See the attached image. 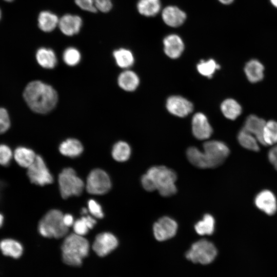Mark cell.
<instances>
[{
    "label": "cell",
    "mask_w": 277,
    "mask_h": 277,
    "mask_svg": "<svg viewBox=\"0 0 277 277\" xmlns=\"http://www.w3.org/2000/svg\"><path fill=\"white\" fill-rule=\"evenodd\" d=\"M113 55L116 64L122 68H128L134 63L133 55L128 49L120 48L114 51Z\"/></svg>",
    "instance_id": "cell-29"
},
{
    "label": "cell",
    "mask_w": 277,
    "mask_h": 277,
    "mask_svg": "<svg viewBox=\"0 0 277 277\" xmlns=\"http://www.w3.org/2000/svg\"><path fill=\"white\" fill-rule=\"evenodd\" d=\"M58 25L63 33L67 36H72L80 31L82 20L78 15L67 14L59 19Z\"/></svg>",
    "instance_id": "cell-16"
},
{
    "label": "cell",
    "mask_w": 277,
    "mask_h": 277,
    "mask_svg": "<svg viewBox=\"0 0 277 277\" xmlns=\"http://www.w3.org/2000/svg\"><path fill=\"white\" fill-rule=\"evenodd\" d=\"M111 186V181L108 175L102 169L93 170L87 177L86 189L90 194H105L109 191Z\"/></svg>",
    "instance_id": "cell-8"
},
{
    "label": "cell",
    "mask_w": 277,
    "mask_h": 277,
    "mask_svg": "<svg viewBox=\"0 0 277 277\" xmlns=\"http://www.w3.org/2000/svg\"><path fill=\"white\" fill-rule=\"evenodd\" d=\"M14 157L21 167L28 168L34 162L36 155L31 149L19 146L14 152Z\"/></svg>",
    "instance_id": "cell-24"
},
{
    "label": "cell",
    "mask_w": 277,
    "mask_h": 277,
    "mask_svg": "<svg viewBox=\"0 0 277 277\" xmlns=\"http://www.w3.org/2000/svg\"><path fill=\"white\" fill-rule=\"evenodd\" d=\"M75 4L82 9L95 13L97 12L94 0H74Z\"/></svg>",
    "instance_id": "cell-39"
},
{
    "label": "cell",
    "mask_w": 277,
    "mask_h": 277,
    "mask_svg": "<svg viewBox=\"0 0 277 277\" xmlns=\"http://www.w3.org/2000/svg\"><path fill=\"white\" fill-rule=\"evenodd\" d=\"M146 174L151 178L161 195L168 197L176 193L175 182L177 175L172 169L164 166H155L150 168Z\"/></svg>",
    "instance_id": "cell-4"
},
{
    "label": "cell",
    "mask_w": 277,
    "mask_h": 277,
    "mask_svg": "<svg viewBox=\"0 0 277 277\" xmlns=\"http://www.w3.org/2000/svg\"><path fill=\"white\" fill-rule=\"evenodd\" d=\"M10 120L7 110L0 107V134L6 132L10 127Z\"/></svg>",
    "instance_id": "cell-36"
},
{
    "label": "cell",
    "mask_w": 277,
    "mask_h": 277,
    "mask_svg": "<svg viewBox=\"0 0 277 277\" xmlns=\"http://www.w3.org/2000/svg\"><path fill=\"white\" fill-rule=\"evenodd\" d=\"M141 183L143 187L146 191L151 192L156 190L153 182L147 174L146 173L142 176Z\"/></svg>",
    "instance_id": "cell-41"
},
{
    "label": "cell",
    "mask_w": 277,
    "mask_h": 277,
    "mask_svg": "<svg viewBox=\"0 0 277 277\" xmlns=\"http://www.w3.org/2000/svg\"><path fill=\"white\" fill-rule=\"evenodd\" d=\"M12 156L11 148L5 144H0V165L7 166L9 165Z\"/></svg>",
    "instance_id": "cell-35"
},
{
    "label": "cell",
    "mask_w": 277,
    "mask_h": 277,
    "mask_svg": "<svg viewBox=\"0 0 277 277\" xmlns=\"http://www.w3.org/2000/svg\"><path fill=\"white\" fill-rule=\"evenodd\" d=\"M194 228L199 235H211L215 229L214 217L210 214H205L203 219L195 224Z\"/></svg>",
    "instance_id": "cell-28"
},
{
    "label": "cell",
    "mask_w": 277,
    "mask_h": 277,
    "mask_svg": "<svg viewBox=\"0 0 277 277\" xmlns=\"http://www.w3.org/2000/svg\"><path fill=\"white\" fill-rule=\"evenodd\" d=\"M89 212L94 217L98 219L103 218L104 214L101 206L93 200H90L88 202Z\"/></svg>",
    "instance_id": "cell-38"
},
{
    "label": "cell",
    "mask_w": 277,
    "mask_h": 277,
    "mask_svg": "<svg viewBox=\"0 0 277 277\" xmlns=\"http://www.w3.org/2000/svg\"><path fill=\"white\" fill-rule=\"evenodd\" d=\"M36 59L38 64L46 69L53 68L57 63V58L54 52L52 49L44 47L37 50Z\"/></svg>",
    "instance_id": "cell-23"
},
{
    "label": "cell",
    "mask_w": 277,
    "mask_h": 277,
    "mask_svg": "<svg viewBox=\"0 0 277 277\" xmlns=\"http://www.w3.org/2000/svg\"><path fill=\"white\" fill-rule=\"evenodd\" d=\"M62 212L58 210L49 211L40 220L38 224V231L46 238H61L66 235L69 227L63 222Z\"/></svg>",
    "instance_id": "cell-5"
},
{
    "label": "cell",
    "mask_w": 277,
    "mask_h": 277,
    "mask_svg": "<svg viewBox=\"0 0 277 277\" xmlns=\"http://www.w3.org/2000/svg\"><path fill=\"white\" fill-rule=\"evenodd\" d=\"M131 149L125 142L119 141L115 143L112 148V156L117 162L126 161L130 157Z\"/></svg>",
    "instance_id": "cell-31"
},
{
    "label": "cell",
    "mask_w": 277,
    "mask_h": 277,
    "mask_svg": "<svg viewBox=\"0 0 277 277\" xmlns=\"http://www.w3.org/2000/svg\"><path fill=\"white\" fill-rule=\"evenodd\" d=\"M138 12L145 16H155L160 11V0H139L137 4Z\"/></svg>",
    "instance_id": "cell-26"
},
{
    "label": "cell",
    "mask_w": 277,
    "mask_h": 277,
    "mask_svg": "<svg viewBox=\"0 0 277 277\" xmlns=\"http://www.w3.org/2000/svg\"><path fill=\"white\" fill-rule=\"evenodd\" d=\"M59 19L55 14L48 11L41 12L38 17V25L44 32H51L58 25Z\"/></svg>",
    "instance_id": "cell-25"
},
{
    "label": "cell",
    "mask_w": 277,
    "mask_h": 277,
    "mask_svg": "<svg viewBox=\"0 0 277 277\" xmlns=\"http://www.w3.org/2000/svg\"><path fill=\"white\" fill-rule=\"evenodd\" d=\"M221 110L223 115L228 119L235 120L242 113V107L234 99L225 100L221 105Z\"/></svg>",
    "instance_id": "cell-27"
},
{
    "label": "cell",
    "mask_w": 277,
    "mask_h": 277,
    "mask_svg": "<svg viewBox=\"0 0 277 277\" xmlns=\"http://www.w3.org/2000/svg\"><path fill=\"white\" fill-rule=\"evenodd\" d=\"M238 140L240 144L246 149L254 151L260 150L258 141L255 137L243 128L238 134Z\"/></svg>",
    "instance_id": "cell-30"
},
{
    "label": "cell",
    "mask_w": 277,
    "mask_h": 277,
    "mask_svg": "<svg viewBox=\"0 0 277 277\" xmlns=\"http://www.w3.org/2000/svg\"><path fill=\"white\" fill-rule=\"evenodd\" d=\"M274 166L275 168L276 169V170H277V163L275 164V165H274Z\"/></svg>",
    "instance_id": "cell-49"
},
{
    "label": "cell",
    "mask_w": 277,
    "mask_h": 277,
    "mask_svg": "<svg viewBox=\"0 0 277 277\" xmlns=\"http://www.w3.org/2000/svg\"><path fill=\"white\" fill-rule=\"evenodd\" d=\"M87 213V210L85 208H83L82 210V214H86Z\"/></svg>",
    "instance_id": "cell-48"
},
{
    "label": "cell",
    "mask_w": 277,
    "mask_h": 277,
    "mask_svg": "<svg viewBox=\"0 0 277 277\" xmlns=\"http://www.w3.org/2000/svg\"><path fill=\"white\" fill-rule=\"evenodd\" d=\"M73 227L75 233L81 236L86 235L90 229L82 217L74 222Z\"/></svg>",
    "instance_id": "cell-37"
},
{
    "label": "cell",
    "mask_w": 277,
    "mask_h": 277,
    "mask_svg": "<svg viewBox=\"0 0 277 277\" xmlns=\"http://www.w3.org/2000/svg\"><path fill=\"white\" fill-rule=\"evenodd\" d=\"M23 251L22 244L15 239L5 238L0 241V252L5 256L18 259L22 256Z\"/></svg>",
    "instance_id": "cell-19"
},
{
    "label": "cell",
    "mask_w": 277,
    "mask_h": 277,
    "mask_svg": "<svg viewBox=\"0 0 277 277\" xmlns=\"http://www.w3.org/2000/svg\"><path fill=\"white\" fill-rule=\"evenodd\" d=\"M264 67L256 59L249 61L244 67V72L248 80L252 83L261 81L264 78Z\"/></svg>",
    "instance_id": "cell-20"
},
{
    "label": "cell",
    "mask_w": 277,
    "mask_h": 277,
    "mask_svg": "<svg viewBox=\"0 0 277 277\" xmlns=\"http://www.w3.org/2000/svg\"><path fill=\"white\" fill-rule=\"evenodd\" d=\"M163 44L165 53L171 58L179 57L184 50L183 41L176 34H171L166 36Z\"/></svg>",
    "instance_id": "cell-15"
},
{
    "label": "cell",
    "mask_w": 277,
    "mask_h": 277,
    "mask_svg": "<svg viewBox=\"0 0 277 277\" xmlns=\"http://www.w3.org/2000/svg\"><path fill=\"white\" fill-rule=\"evenodd\" d=\"M81 58L80 51L74 47L67 48L63 55L64 62L70 66L76 65L80 62Z\"/></svg>",
    "instance_id": "cell-34"
},
{
    "label": "cell",
    "mask_w": 277,
    "mask_h": 277,
    "mask_svg": "<svg viewBox=\"0 0 277 277\" xmlns=\"http://www.w3.org/2000/svg\"><path fill=\"white\" fill-rule=\"evenodd\" d=\"M59 150L61 153L65 156L74 157L82 153L83 146L78 140L68 138L60 144Z\"/></svg>",
    "instance_id": "cell-22"
},
{
    "label": "cell",
    "mask_w": 277,
    "mask_h": 277,
    "mask_svg": "<svg viewBox=\"0 0 277 277\" xmlns=\"http://www.w3.org/2000/svg\"><path fill=\"white\" fill-rule=\"evenodd\" d=\"M192 131L194 137L200 140L209 138L213 132L207 117L201 112L195 113L192 117Z\"/></svg>",
    "instance_id": "cell-13"
},
{
    "label": "cell",
    "mask_w": 277,
    "mask_h": 277,
    "mask_svg": "<svg viewBox=\"0 0 277 277\" xmlns=\"http://www.w3.org/2000/svg\"><path fill=\"white\" fill-rule=\"evenodd\" d=\"M263 138L265 145H272L277 143V122L270 120L266 123Z\"/></svg>",
    "instance_id": "cell-32"
},
{
    "label": "cell",
    "mask_w": 277,
    "mask_h": 277,
    "mask_svg": "<svg viewBox=\"0 0 277 277\" xmlns=\"http://www.w3.org/2000/svg\"><path fill=\"white\" fill-rule=\"evenodd\" d=\"M204 151L196 147H189L186 152L187 157L191 164L202 169L213 168L222 165L228 157L230 150L223 142L208 141L203 144Z\"/></svg>",
    "instance_id": "cell-1"
},
{
    "label": "cell",
    "mask_w": 277,
    "mask_h": 277,
    "mask_svg": "<svg viewBox=\"0 0 277 277\" xmlns=\"http://www.w3.org/2000/svg\"><path fill=\"white\" fill-rule=\"evenodd\" d=\"M23 97L29 107L39 114L51 111L58 101L56 91L51 86L40 81L28 83L24 90Z\"/></svg>",
    "instance_id": "cell-2"
},
{
    "label": "cell",
    "mask_w": 277,
    "mask_h": 277,
    "mask_svg": "<svg viewBox=\"0 0 277 277\" xmlns=\"http://www.w3.org/2000/svg\"><path fill=\"white\" fill-rule=\"evenodd\" d=\"M217 250L214 244L205 239L194 243L186 253V258L194 263L208 264L215 258Z\"/></svg>",
    "instance_id": "cell-7"
},
{
    "label": "cell",
    "mask_w": 277,
    "mask_h": 277,
    "mask_svg": "<svg viewBox=\"0 0 277 277\" xmlns=\"http://www.w3.org/2000/svg\"><path fill=\"white\" fill-rule=\"evenodd\" d=\"M254 203L258 209L268 215H273L276 212V199L270 190H264L259 192L255 198Z\"/></svg>",
    "instance_id": "cell-14"
},
{
    "label": "cell",
    "mask_w": 277,
    "mask_h": 277,
    "mask_svg": "<svg viewBox=\"0 0 277 277\" xmlns=\"http://www.w3.org/2000/svg\"><path fill=\"white\" fill-rule=\"evenodd\" d=\"M269 161L272 165L277 163V145L273 147L268 152Z\"/></svg>",
    "instance_id": "cell-42"
},
{
    "label": "cell",
    "mask_w": 277,
    "mask_h": 277,
    "mask_svg": "<svg viewBox=\"0 0 277 277\" xmlns=\"http://www.w3.org/2000/svg\"><path fill=\"white\" fill-rule=\"evenodd\" d=\"M58 181L61 194L64 199L71 195H80L84 187L83 181L72 168L64 169L58 175Z\"/></svg>",
    "instance_id": "cell-6"
},
{
    "label": "cell",
    "mask_w": 277,
    "mask_h": 277,
    "mask_svg": "<svg viewBox=\"0 0 277 277\" xmlns=\"http://www.w3.org/2000/svg\"><path fill=\"white\" fill-rule=\"evenodd\" d=\"M61 248L64 263L78 266L82 263L83 259L88 255L89 244L83 236L71 233L65 238Z\"/></svg>",
    "instance_id": "cell-3"
},
{
    "label": "cell",
    "mask_w": 277,
    "mask_h": 277,
    "mask_svg": "<svg viewBox=\"0 0 277 277\" xmlns=\"http://www.w3.org/2000/svg\"><path fill=\"white\" fill-rule=\"evenodd\" d=\"M166 108L172 114L180 117L188 115L193 110L192 103L179 95H172L166 101Z\"/></svg>",
    "instance_id": "cell-12"
},
{
    "label": "cell",
    "mask_w": 277,
    "mask_h": 277,
    "mask_svg": "<svg viewBox=\"0 0 277 277\" xmlns=\"http://www.w3.org/2000/svg\"><path fill=\"white\" fill-rule=\"evenodd\" d=\"M196 68L201 74L211 78L215 70L220 68V66L213 59H210L206 61L201 60Z\"/></svg>",
    "instance_id": "cell-33"
},
{
    "label": "cell",
    "mask_w": 277,
    "mask_h": 277,
    "mask_svg": "<svg viewBox=\"0 0 277 277\" xmlns=\"http://www.w3.org/2000/svg\"><path fill=\"white\" fill-rule=\"evenodd\" d=\"M178 228L177 223L168 216L159 219L153 226V234L159 241H164L173 238Z\"/></svg>",
    "instance_id": "cell-10"
},
{
    "label": "cell",
    "mask_w": 277,
    "mask_h": 277,
    "mask_svg": "<svg viewBox=\"0 0 277 277\" xmlns=\"http://www.w3.org/2000/svg\"><path fill=\"white\" fill-rule=\"evenodd\" d=\"M27 175L31 182L37 185L44 186L53 182L52 175L39 155H36L34 162L28 168Z\"/></svg>",
    "instance_id": "cell-9"
},
{
    "label": "cell",
    "mask_w": 277,
    "mask_h": 277,
    "mask_svg": "<svg viewBox=\"0 0 277 277\" xmlns=\"http://www.w3.org/2000/svg\"><path fill=\"white\" fill-rule=\"evenodd\" d=\"M220 2L225 5H229L231 4L234 0H218Z\"/></svg>",
    "instance_id": "cell-45"
},
{
    "label": "cell",
    "mask_w": 277,
    "mask_h": 277,
    "mask_svg": "<svg viewBox=\"0 0 277 277\" xmlns=\"http://www.w3.org/2000/svg\"><path fill=\"white\" fill-rule=\"evenodd\" d=\"M118 86L124 90L133 91L140 83L137 75L131 70H125L120 74L117 78Z\"/></svg>",
    "instance_id": "cell-21"
},
{
    "label": "cell",
    "mask_w": 277,
    "mask_h": 277,
    "mask_svg": "<svg viewBox=\"0 0 277 277\" xmlns=\"http://www.w3.org/2000/svg\"><path fill=\"white\" fill-rule=\"evenodd\" d=\"M97 10L102 12H108L112 8L111 0H94Z\"/></svg>",
    "instance_id": "cell-40"
},
{
    "label": "cell",
    "mask_w": 277,
    "mask_h": 277,
    "mask_svg": "<svg viewBox=\"0 0 277 277\" xmlns=\"http://www.w3.org/2000/svg\"><path fill=\"white\" fill-rule=\"evenodd\" d=\"M4 221V217L2 213H0V228L3 226Z\"/></svg>",
    "instance_id": "cell-46"
},
{
    "label": "cell",
    "mask_w": 277,
    "mask_h": 277,
    "mask_svg": "<svg viewBox=\"0 0 277 277\" xmlns=\"http://www.w3.org/2000/svg\"><path fill=\"white\" fill-rule=\"evenodd\" d=\"M63 222L67 227H69L73 225L74 222L71 214H66L63 216Z\"/></svg>",
    "instance_id": "cell-44"
},
{
    "label": "cell",
    "mask_w": 277,
    "mask_h": 277,
    "mask_svg": "<svg viewBox=\"0 0 277 277\" xmlns=\"http://www.w3.org/2000/svg\"><path fill=\"white\" fill-rule=\"evenodd\" d=\"M90 229L93 228L96 223V220L90 215L82 216Z\"/></svg>",
    "instance_id": "cell-43"
},
{
    "label": "cell",
    "mask_w": 277,
    "mask_h": 277,
    "mask_svg": "<svg viewBox=\"0 0 277 277\" xmlns=\"http://www.w3.org/2000/svg\"><path fill=\"white\" fill-rule=\"evenodd\" d=\"M270 2L274 7L277 8V0H270Z\"/></svg>",
    "instance_id": "cell-47"
},
{
    "label": "cell",
    "mask_w": 277,
    "mask_h": 277,
    "mask_svg": "<svg viewBox=\"0 0 277 277\" xmlns=\"http://www.w3.org/2000/svg\"><path fill=\"white\" fill-rule=\"evenodd\" d=\"M4 1H6V2H11V1H13V0H4Z\"/></svg>",
    "instance_id": "cell-50"
},
{
    "label": "cell",
    "mask_w": 277,
    "mask_h": 277,
    "mask_svg": "<svg viewBox=\"0 0 277 277\" xmlns=\"http://www.w3.org/2000/svg\"><path fill=\"white\" fill-rule=\"evenodd\" d=\"M1 15H2L1 10V9H0V19H1Z\"/></svg>",
    "instance_id": "cell-51"
},
{
    "label": "cell",
    "mask_w": 277,
    "mask_h": 277,
    "mask_svg": "<svg viewBox=\"0 0 277 277\" xmlns=\"http://www.w3.org/2000/svg\"><path fill=\"white\" fill-rule=\"evenodd\" d=\"M266 123L263 118L251 114L246 118L243 129L252 134L259 143L265 145L263 134Z\"/></svg>",
    "instance_id": "cell-17"
},
{
    "label": "cell",
    "mask_w": 277,
    "mask_h": 277,
    "mask_svg": "<svg viewBox=\"0 0 277 277\" xmlns=\"http://www.w3.org/2000/svg\"><path fill=\"white\" fill-rule=\"evenodd\" d=\"M118 245L116 238L110 232H103L95 237L92 248L100 256H105L115 249Z\"/></svg>",
    "instance_id": "cell-11"
},
{
    "label": "cell",
    "mask_w": 277,
    "mask_h": 277,
    "mask_svg": "<svg viewBox=\"0 0 277 277\" xmlns=\"http://www.w3.org/2000/svg\"><path fill=\"white\" fill-rule=\"evenodd\" d=\"M162 17L164 23L168 26L177 27L184 23L186 19V14L179 8L174 6H169L163 9Z\"/></svg>",
    "instance_id": "cell-18"
}]
</instances>
